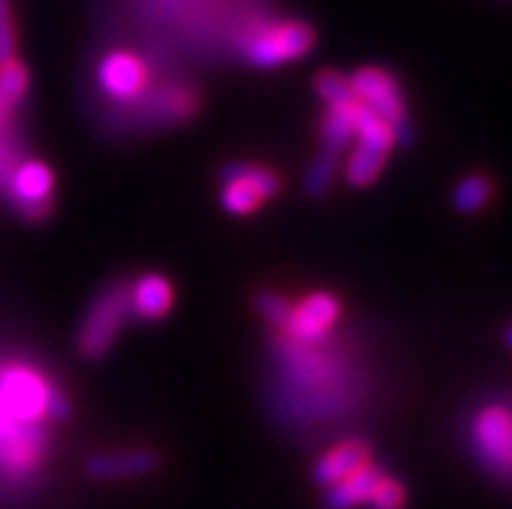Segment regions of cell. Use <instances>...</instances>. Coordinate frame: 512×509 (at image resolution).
<instances>
[{
  "instance_id": "obj_1",
  "label": "cell",
  "mask_w": 512,
  "mask_h": 509,
  "mask_svg": "<svg viewBox=\"0 0 512 509\" xmlns=\"http://www.w3.org/2000/svg\"><path fill=\"white\" fill-rule=\"evenodd\" d=\"M130 310V286L125 281H115L112 286L94 299V304L86 312L81 330H78V351L86 359H99L115 346L120 330L125 328Z\"/></svg>"
},
{
  "instance_id": "obj_2",
  "label": "cell",
  "mask_w": 512,
  "mask_h": 509,
  "mask_svg": "<svg viewBox=\"0 0 512 509\" xmlns=\"http://www.w3.org/2000/svg\"><path fill=\"white\" fill-rule=\"evenodd\" d=\"M357 146L351 149L346 159V180L357 187H367L380 177L390 151L396 146L393 128L385 123L383 117L375 115L370 107L359 102L357 112Z\"/></svg>"
},
{
  "instance_id": "obj_3",
  "label": "cell",
  "mask_w": 512,
  "mask_h": 509,
  "mask_svg": "<svg viewBox=\"0 0 512 509\" xmlns=\"http://www.w3.org/2000/svg\"><path fill=\"white\" fill-rule=\"evenodd\" d=\"M349 84L354 97L393 128L396 143L409 146L414 141L409 112H406V102H403L401 86H398L396 78L383 68H362L349 78Z\"/></svg>"
},
{
  "instance_id": "obj_4",
  "label": "cell",
  "mask_w": 512,
  "mask_h": 509,
  "mask_svg": "<svg viewBox=\"0 0 512 509\" xmlns=\"http://www.w3.org/2000/svg\"><path fill=\"white\" fill-rule=\"evenodd\" d=\"M221 206L224 211L234 216H247V213L258 211L263 200L273 198L279 193V177L276 172L258 164H229L221 172Z\"/></svg>"
},
{
  "instance_id": "obj_5",
  "label": "cell",
  "mask_w": 512,
  "mask_h": 509,
  "mask_svg": "<svg viewBox=\"0 0 512 509\" xmlns=\"http://www.w3.org/2000/svg\"><path fill=\"white\" fill-rule=\"evenodd\" d=\"M315 42V32L305 21H284L263 29L245 45L247 63L255 68H279V65L307 55Z\"/></svg>"
},
{
  "instance_id": "obj_6",
  "label": "cell",
  "mask_w": 512,
  "mask_h": 509,
  "mask_svg": "<svg viewBox=\"0 0 512 509\" xmlns=\"http://www.w3.org/2000/svg\"><path fill=\"white\" fill-rule=\"evenodd\" d=\"M474 445L479 458L497 473H512V413L487 408L474 424Z\"/></svg>"
},
{
  "instance_id": "obj_7",
  "label": "cell",
  "mask_w": 512,
  "mask_h": 509,
  "mask_svg": "<svg viewBox=\"0 0 512 509\" xmlns=\"http://www.w3.org/2000/svg\"><path fill=\"white\" fill-rule=\"evenodd\" d=\"M55 190V177L42 162H24L11 177V195L21 213L39 219L50 211V198Z\"/></svg>"
},
{
  "instance_id": "obj_8",
  "label": "cell",
  "mask_w": 512,
  "mask_h": 509,
  "mask_svg": "<svg viewBox=\"0 0 512 509\" xmlns=\"http://www.w3.org/2000/svg\"><path fill=\"white\" fill-rule=\"evenodd\" d=\"M341 315V304L333 294H312L305 302L294 307L292 320L286 330L302 343H318L328 338L331 328Z\"/></svg>"
},
{
  "instance_id": "obj_9",
  "label": "cell",
  "mask_w": 512,
  "mask_h": 509,
  "mask_svg": "<svg viewBox=\"0 0 512 509\" xmlns=\"http://www.w3.org/2000/svg\"><path fill=\"white\" fill-rule=\"evenodd\" d=\"M99 86H102L112 99H133L138 97L146 86V78H149V71L143 60H138L133 52L117 50L110 52L107 58L99 65Z\"/></svg>"
},
{
  "instance_id": "obj_10",
  "label": "cell",
  "mask_w": 512,
  "mask_h": 509,
  "mask_svg": "<svg viewBox=\"0 0 512 509\" xmlns=\"http://www.w3.org/2000/svg\"><path fill=\"white\" fill-rule=\"evenodd\" d=\"M159 468V455L151 450L99 452L86 460V473L94 481H123V478L149 476Z\"/></svg>"
},
{
  "instance_id": "obj_11",
  "label": "cell",
  "mask_w": 512,
  "mask_h": 509,
  "mask_svg": "<svg viewBox=\"0 0 512 509\" xmlns=\"http://www.w3.org/2000/svg\"><path fill=\"white\" fill-rule=\"evenodd\" d=\"M364 465H370V447L364 442H344V445L333 447L331 452H325L323 458L312 468V478L315 484L323 489L341 484L357 471H362Z\"/></svg>"
},
{
  "instance_id": "obj_12",
  "label": "cell",
  "mask_w": 512,
  "mask_h": 509,
  "mask_svg": "<svg viewBox=\"0 0 512 509\" xmlns=\"http://www.w3.org/2000/svg\"><path fill=\"white\" fill-rule=\"evenodd\" d=\"M130 310L146 323L162 320L172 310V284L159 273L138 278L136 286L130 289Z\"/></svg>"
},
{
  "instance_id": "obj_13",
  "label": "cell",
  "mask_w": 512,
  "mask_h": 509,
  "mask_svg": "<svg viewBox=\"0 0 512 509\" xmlns=\"http://www.w3.org/2000/svg\"><path fill=\"white\" fill-rule=\"evenodd\" d=\"M383 481V473L372 468V465H364L362 471H357L354 476H349L341 484L325 489L323 504L325 509H357L370 504L372 494L377 491Z\"/></svg>"
},
{
  "instance_id": "obj_14",
  "label": "cell",
  "mask_w": 512,
  "mask_h": 509,
  "mask_svg": "<svg viewBox=\"0 0 512 509\" xmlns=\"http://www.w3.org/2000/svg\"><path fill=\"white\" fill-rule=\"evenodd\" d=\"M357 112L359 99L349 104H338V107H328L320 125V143L323 151L333 156H341L344 151L351 149V143L357 138Z\"/></svg>"
},
{
  "instance_id": "obj_15",
  "label": "cell",
  "mask_w": 512,
  "mask_h": 509,
  "mask_svg": "<svg viewBox=\"0 0 512 509\" xmlns=\"http://www.w3.org/2000/svg\"><path fill=\"white\" fill-rule=\"evenodd\" d=\"M494 187L492 182L484 177V174H471L466 180H461L453 190V206L458 213H479L481 208L487 206L489 198H492Z\"/></svg>"
},
{
  "instance_id": "obj_16",
  "label": "cell",
  "mask_w": 512,
  "mask_h": 509,
  "mask_svg": "<svg viewBox=\"0 0 512 509\" xmlns=\"http://www.w3.org/2000/svg\"><path fill=\"white\" fill-rule=\"evenodd\" d=\"M336 162H338V156H333V154H328V151L320 149V154L312 159L310 169H307V174H305L307 195H315V198H320V195H325L328 190H331L333 180H336Z\"/></svg>"
},
{
  "instance_id": "obj_17",
  "label": "cell",
  "mask_w": 512,
  "mask_h": 509,
  "mask_svg": "<svg viewBox=\"0 0 512 509\" xmlns=\"http://www.w3.org/2000/svg\"><path fill=\"white\" fill-rule=\"evenodd\" d=\"M315 89H318L320 99H323L328 107H338V104L354 102V91H351L349 78H344L336 71H323L315 78Z\"/></svg>"
},
{
  "instance_id": "obj_18",
  "label": "cell",
  "mask_w": 512,
  "mask_h": 509,
  "mask_svg": "<svg viewBox=\"0 0 512 509\" xmlns=\"http://www.w3.org/2000/svg\"><path fill=\"white\" fill-rule=\"evenodd\" d=\"M255 310L260 312V317L271 325H279V328H286L289 320H292L294 304L286 297H279V294H271V291H260L255 297Z\"/></svg>"
},
{
  "instance_id": "obj_19",
  "label": "cell",
  "mask_w": 512,
  "mask_h": 509,
  "mask_svg": "<svg viewBox=\"0 0 512 509\" xmlns=\"http://www.w3.org/2000/svg\"><path fill=\"white\" fill-rule=\"evenodd\" d=\"M370 509H403L406 507V489L401 486V481H393V478L383 476L377 491L372 494Z\"/></svg>"
},
{
  "instance_id": "obj_20",
  "label": "cell",
  "mask_w": 512,
  "mask_h": 509,
  "mask_svg": "<svg viewBox=\"0 0 512 509\" xmlns=\"http://www.w3.org/2000/svg\"><path fill=\"white\" fill-rule=\"evenodd\" d=\"M16 60V29L8 0H0V65Z\"/></svg>"
},
{
  "instance_id": "obj_21",
  "label": "cell",
  "mask_w": 512,
  "mask_h": 509,
  "mask_svg": "<svg viewBox=\"0 0 512 509\" xmlns=\"http://www.w3.org/2000/svg\"><path fill=\"white\" fill-rule=\"evenodd\" d=\"M45 413L50 416L52 421H65V419H68V413H71L68 398H63V395H60L55 387H50V393H47Z\"/></svg>"
},
{
  "instance_id": "obj_22",
  "label": "cell",
  "mask_w": 512,
  "mask_h": 509,
  "mask_svg": "<svg viewBox=\"0 0 512 509\" xmlns=\"http://www.w3.org/2000/svg\"><path fill=\"white\" fill-rule=\"evenodd\" d=\"M507 346L512 348V325H510V328H507Z\"/></svg>"
}]
</instances>
